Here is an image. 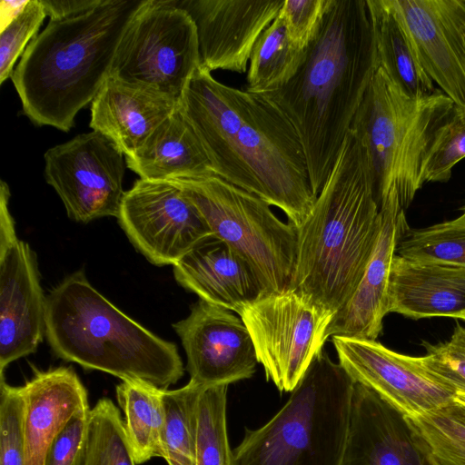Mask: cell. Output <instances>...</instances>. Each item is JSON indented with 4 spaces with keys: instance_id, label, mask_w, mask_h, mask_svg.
<instances>
[{
    "instance_id": "obj_1",
    "label": "cell",
    "mask_w": 465,
    "mask_h": 465,
    "mask_svg": "<svg viewBox=\"0 0 465 465\" xmlns=\"http://www.w3.org/2000/svg\"><path fill=\"white\" fill-rule=\"evenodd\" d=\"M179 108L215 175L280 208L296 228L304 223L316 196L296 131L273 103L200 65Z\"/></svg>"
},
{
    "instance_id": "obj_2",
    "label": "cell",
    "mask_w": 465,
    "mask_h": 465,
    "mask_svg": "<svg viewBox=\"0 0 465 465\" xmlns=\"http://www.w3.org/2000/svg\"><path fill=\"white\" fill-rule=\"evenodd\" d=\"M378 68L366 0H331L297 74L261 94L296 131L316 197Z\"/></svg>"
},
{
    "instance_id": "obj_3",
    "label": "cell",
    "mask_w": 465,
    "mask_h": 465,
    "mask_svg": "<svg viewBox=\"0 0 465 465\" xmlns=\"http://www.w3.org/2000/svg\"><path fill=\"white\" fill-rule=\"evenodd\" d=\"M296 229L289 289L336 314L358 288L380 229L369 157L351 129L312 213Z\"/></svg>"
},
{
    "instance_id": "obj_4",
    "label": "cell",
    "mask_w": 465,
    "mask_h": 465,
    "mask_svg": "<svg viewBox=\"0 0 465 465\" xmlns=\"http://www.w3.org/2000/svg\"><path fill=\"white\" fill-rule=\"evenodd\" d=\"M142 0H102L75 16L49 20L11 76L23 114L69 132L110 74L122 35Z\"/></svg>"
},
{
    "instance_id": "obj_5",
    "label": "cell",
    "mask_w": 465,
    "mask_h": 465,
    "mask_svg": "<svg viewBox=\"0 0 465 465\" xmlns=\"http://www.w3.org/2000/svg\"><path fill=\"white\" fill-rule=\"evenodd\" d=\"M45 336L57 357L122 381L141 380L167 389L183 375L175 343L120 311L82 270L46 297Z\"/></svg>"
},
{
    "instance_id": "obj_6",
    "label": "cell",
    "mask_w": 465,
    "mask_h": 465,
    "mask_svg": "<svg viewBox=\"0 0 465 465\" xmlns=\"http://www.w3.org/2000/svg\"><path fill=\"white\" fill-rule=\"evenodd\" d=\"M355 381L323 350L263 426L246 430L233 465H342Z\"/></svg>"
},
{
    "instance_id": "obj_7",
    "label": "cell",
    "mask_w": 465,
    "mask_h": 465,
    "mask_svg": "<svg viewBox=\"0 0 465 465\" xmlns=\"http://www.w3.org/2000/svg\"><path fill=\"white\" fill-rule=\"evenodd\" d=\"M454 108L439 88L408 96L378 68L351 126L366 149L378 203L394 193L404 210L411 204L424 184L421 167L434 134Z\"/></svg>"
},
{
    "instance_id": "obj_8",
    "label": "cell",
    "mask_w": 465,
    "mask_h": 465,
    "mask_svg": "<svg viewBox=\"0 0 465 465\" xmlns=\"http://www.w3.org/2000/svg\"><path fill=\"white\" fill-rule=\"evenodd\" d=\"M193 204L213 235L256 270L267 293L289 289L297 256V229L270 204L214 173L169 179Z\"/></svg>"
},
{
    "instance_id": "obj_9",
    "label": "cell",
    "mask_w": 465,
    "mask_h": 465,
    "mask_svg": "<svg viewBox=\"0 0 465 465\" xmlns=\"http://www.w3.org/2000/svg\"><path fill=\"white\" fill-rule=\"evenodd\" d=\"M200 65L190 15L174 0H142L122 35L109 75L180 101Z\"/></svg>"
},
{
    "instance_id": "obj_10",
    "label": "cell",
    "mask_w": 465,
    "mask_h": 465,
    "mask_svg": "<svg viewBox=\"0 0 465 465\" xmlns=\"http://www.w3.org/2000/svg\"><path fill=\"white\" fill-rule=\"evenodd\" d=\"M238 315L267 379L279 391L291 392L322 351L335 314L288 289L264 294Z\"/></svg>"
},
{
    "instance_id": "obj_11",
    "label": "cell",
    "mask_w": 465,
    "mask_h": 465,
    "mask_svg": "<svg viewBox=\"0 0 465 465\" xmlns=\"http://www.w3.org/2000/svg\"><path fill=\"white\" fill-rule=\"evenodd\" d=\"M124 155L114 142L96 131L78 134L45 152V178L70 219L89 223L118 216L125 193Z\"/></svg>"
},
{
    "instance_id": "obj_12",
    "label": "cell",
    "mask_w": 465,
    "mask_h": 465,
    "mask_svg": "<svg viewBox=\"0 0 465 465\" xmlns=\"http://www.w3.org/2000/svg\"><path fill=\"white\" fill-rule=\"evenodd\" d=\"M10 189L0 182V376L12 361L36 351L45 335L46 297L35 252L17 237Z\"/></svg>"
},
{
    "instance_id": "obj_13",
    "label": "cell",
    "mask_w": 465,
    "mask_h": 465,
    "mask_svg": "<svg viewBox=\"0 0 465 465\" xmlns=\"http://www.w3.org/2000/svg\"><path fill=\"white\" fill-rule=\"evenodd\" d=\"M117 219L134 248L158 266L174 265L213 235L181 189L167 180H136L124 193Z\"/></svg>"
},
{
    "instance_id": "obj_14",
    "label": "cell",
    "mask_w": 465,
    "mask_h": 465,
    "mask_svg": "<svg viewBox=\"0 0 465 465\" xmlns=\"http://www.w3.org/2000/svg\"><path fill=\"white\" fill-rule=\"evenodd\" d=\"M331 341L339 363L353 381L374 391L405 417L432 411L457 396L421 357L400 354L371 340L334 335Z\"/></svg>"
},
{
    "instance_id": "obj_15",
    "label": "cell",
    "mask_w": 465,
    "mask_h": 465,
    "mask_svg": "<svg viewBox=\"0 0 465 465\" xmlns=\"http://www.w3.org/2000/svg\"><path fill=\"white\" fill-rule=\"evenodd\" d=\"M173 327L186 353L190 381L229 385L254 373L258 361L251 335L233 312L199 300Z\"/></svg>"
},
{
    "instance_id": "obj_16",
    "label": "cell",
    "mask_w": 465,
    "mask_h": 465,
    "mask_svg": "<svg viewBox=\"0 0 465 465\" xmlns=\"http://www.w3.org/2000/svg\"><path fill=\"white\" fill-rule=\"evenodd\" d=\"M193 20L201 66L247 73L252 49L277 17L282 0H174Z\"/></svg>"
},
{
    "instance_id": "obj_17",
    "label": "cell",
    "mask_w": 465,
    "mask_h": 465,
    "mask_svg": "<svg viewBox=\"0 0 465 465\" xmlns=\"http://www.w3.org/2000/svg\"><path fill=\"white\" fill-rule=\"evenodd\" d=\"M426 74L465 113V0H392Z\"/></svg>"
},
{
    "instance_id": "obj_18",
    "label": "cell",
    "mask_w": 465,
    "mask_h": 465,
    "mask_svg": "<svg viewBox=\"0 0 465 465\" xmlns=\"http://www.w3.org/2000/svg\"><path fill=\"white\" fill-rule=\"evenodd\" d=\"M379 207L380 229L366 270L350 301L334 315L328 338L340 335L376 341L382 330L392 260L410 227L398 195L384 197Z\"/></svg>"
},
{
    "instance_id": "obj_19",
    "label": "cell",
    "mask_w": 465,
    "mask_h": 465,
    "mask_svg": "<svg viewBox=\"0 0 465 465\" xmlns=\"http://www.w3.org/2000/svg\"><path fill=\"white\" fill-rule=\"evenodd\" d=\"M342 465H430L406 417L356 382Z\"/></svg>"
},
{
    "instance_id": "obj_20",
    "label": "cell",
    "mask_w": 465,
    "mask_h": 465,
    "mask_svg": "<svg viewBox=\"0 0 465 465\" xmlns=\"http://www.w3.org/2000/svg\"><path fill=\"white\" fill-rule=\"evenodd\" d=\"M173 266L176 282L200 300L237 314L266 294L256 270L240 252L212 235Z\"/></svg>"
},
{
    "instance_id": "obj_21",
    "label": "cell",
    "mask_w": 465,
    "mask_h": 465,
    "mask_svg": "<svg viewBox=\"0 0 465 465\" xmlns=\"http://www.w3.org/2000/svg\"><path fill=\"white\" fill-rule=\"evenodd\" d=\"M152 87L109 75L91 103L89 126L132 156L179 106Z\"/></svg>"
},
{
    "instance_id": "obj_22",
    "label": "cell",
    "mask_w": 465,
    "mask_h": 465,
    "mask_svg": "<svg viewBox=\"0 0 465 465\" xmlns=\"http://www.w3.org/2000/svg\"><path fill=\"white\" fill-rule=\"evenodd\" d=\"M25 403V465H43L50 445L80 410L88 407L87 391L71 367L35 370L20 386Z\"/></svg>"
},
{
    "instance_id": "obj_23",
    "label": "cell",
    "mask_w": 465,
    "mask_h": 465,
    "mask_svg": "<svg viewBox=\"0 0 465 465\" xmlns=\"http://www.w3.org/2000/svg\"><path fill=\"white\" fill-rule=\"evenodd\" d=\"M389 312L415 320L459 319L465 312V267L415 262L395 254L388 288Z\"/></svg>"
},
{
    "instance_id": "obj_24",
    "label": "cell",
    "mask_w": 465,
    "mask_h": 465,
    "mask_svg": "<svg viewBox=\"0 0 465 465\" xmlns=\"http://www.w3.org/2000/svg\"><path fill=\"white\" fill-rule=\"evenodd\" d=\"M125 162L126 167L146 180L213 173L200 140L179 106Z\"/></svg>"
},
{
    "instance_id": "obj_25",
    "label": "cell",
    "mask_w": 465,
    "mask_h": 465,
    "mask_svg": "<svg viewBox=\"0 0 465 465\" xmlns=\"http://www.w3.org/2000/svg\"><path fill=\"white\" fill-rule=\"evenodd\" d=\"M379 68L405 94L422 98L437 88L420 61L414 42L392 0H366Z\"/></svg>"
},
{
    "instance_id": "obj_26",
    "label": "cell",
    "mask_w": 465,
    "mask_h": 465,
    "mask_svg": "<svg viewBox=\"0 0 465 465\" xmlns=\"http://www.w3.org/2000/svg\"><path fill=\"white\" fill-rule=\"evenodd\" d=\"M162 391L141 380H124L116 387L117 401L124 414L126 435L138 465L154 457L163 459Z\"/></svg>"
},
{
    "instance_id": "obj_27",
    "label": "cell",
    "mask_w": 465,
    "mask_h": 465,
    "mask_svg": "<svg viewBox=\"0 0 465 465\" xmlns=\"http://www.w3.org/2000/svg\"><path fill=\"white\" fill-rule=\"evenodd\" d=\"M305 54L306 49L290 40L278 15L254 45L246 73V91L263 94L282 88L297 74Z\"/></svg>"
},
{
    "instance_id": "obj_28",
    "label": "cell",
    "mask_w": 465,
    "mask_h": 465,
    "mask_svg": "<svg viewBox=\"0 0 465 465\" xmlns=\"http://www.w3.org/2000/svg\"><path fill=\"white\" fill-rule=\"evenodd\" d=\"M406 419L430 465H465V403L453 399Z\"/></svg>"
},
{
    "instance_id": "obj_29",
    "label": "cell",
    "mask_w": 465,
    "mask_h": 465,
    "mask_svg": "<svg viewBox=\"0 0 465 465\" xmlns=\"http://www.w3.org/2000/svg\"><path fill=\"white\" fill-rule=\"evenodd\" d=\"M202 388L189 381L182 388L162 391L163 459L168 465H195L197 404Z\"/></svg>"
},
{
    "instance_id": "obj_30",
    "label": "cell",
    "mask_w": 465,
    "mask_h": 465,
    "mask_svg": "<svg viewBox=\"0 0 465 465\" xmlns=\"http://www.w3.org/2000/svg\"><path fill=\"white\" fill-rule=\"evenodd\" d=\"M84 465H138L124 421L108 398L100 399L90 411Z\"/></svg>"
},
{
    "instance_id": "obj_31",
    "label": "cell",
    "mask_w": 465,
    "mask_h": 465,
    "mask_svg": "<svg viewBox=\"0 0 465 465\" xmlns=\"http://www.w3.org/2000/svg\"><path fill=\"white\" fill-rule=\"evenodd\" d=\"M228 385L203 386L197 404L195 465H233L226 425Z\"/></svg>"
},
{
    "instance_id": "obj_32",
    "label": "cell",
    "mask_w": 465,
    "mask_h": 465,
    "mask_svg": "<svg viewBox=\"0 0 465 465\" xmlns=\"http://www.w3.org/2000/svg\"><path fill=\"white\" fill-rule=\"evenodd\" d=\"M396 254L415 262L465 267V224L454 219L423 229L410 228Z\"/></svg>"
},
{
    "instance_id": "obj_33",
    "label": "cell",
    "mask_w": 465,
    "mask_h": 465,
    "mask_svg": "<svg viewBox=\"0 0 465 465\" xmlns=\"http://www.w3.org/2000/svg\"><path fill=\"white\" fill-rule=\"evenodd\" d=\"M465 158V113L454 108L451 115L438 128L421 167L425 183H446L454 166Z\"/></svg>"
},
{
    "instance_id": "obj_34",
    "label": "cell",
    "mask_w": 465,
    "mask_h": 465,
    "mask_svg": "<svg viewBox=\"0 0 465 465\" xmlns=\"http://www.w3.org/2000/svg\"><path fill=\"white\" fill-rule=\"evenodd\" d=\"M0 465H25V403L19 387L0 376Z\"/></svg>"
},
{
    "instance_id": "obj_35",
    "label": "cell",
    "mask_w": 465,
    "mask_h": 465,
    "mask_svg": "<svg viewBox=\"0 0 465 465\" xmlns=\"http://www.w3.org/2000/svg\"><path fill=\"white\" fill-rule=\"evenodd\" d=\"M46 13L42 0H29L24 10L0 34V84L11 79L15 64L38 35Z\"/></svg>"
},
{
    "instance_id": "obj_36",
    "label": "cell",
    "mask_w": 465,
    "mask_h": 465,
    "mask_svg": "<svg viewBox=\"0 0 465 465\" xmlns=\"http://www.w3.org/2000/svg\"><path fill=\"white\" fill-rule=\"evenodd\" d=\"M424 365L454 388L457 394H465V327L457 324L448 341L424 342Z\"/></svg>"
},
{
    "instance_id": "obj_37",
    "label": "cell",
    "mask_w": 465,
    "mask_h": 465,
    "mask_svg": "<svg viewBox=\"0 0 465 465\" xmlns=\"http://www.w3.org/2000/svg\"><path fill=\"white\" fill-rule=\"evenodd\" d=\"M331 0H285L279 12L290 40L306 49L318 34Z\"/></svg>"
},
{
    "instance_id": "obj_38",
    "label": "cell",
    "mask_w": 465,
    "mask_h": 465,
    "mask_svg": "<svg viewBox=\"0 0 465 465\" xmlns=\"http://www.w3.org/2000/svg\"><path fill=\"white\" fill-rule=\"evenodd\" d=\"M90 411L85 407L69 420L47 450L43 465H84Z\"/></svg>"
},
{
    "instance_id": "obj_39",
    "label": "cell",
    "mask_w": 465,
    "mask_h": 465,
    "mask_svg": "<svg viewBox=\"0 0 465 465\" xmlns=\"http://www.w3.org/2000/svg\"><path fill=\"white\" fill-rule=\"evenodd\" d=\"M102 0H42L50 20H61L84 13Z\"/></svg>"
},
{
    "instance_id": "obj_40",
    "label": "cell",
    "mask_w": 465,
    "mask_h": 465,
    "mask_svg": "<svg viewBox=\"0 0 465 465\" xmlns=\"http://www.w3.org/2000/svg\"><path fill=\"white\" fill-rule=\"evenodd\" d=\"M28 1H1V31L24 10Z\"/></svg>"
},
{
    "instance_id": "obj_41",
    "label": "cell",
    "mask_w": 465,
    "mask_h": 465,
    "mask_svg": "<svg viewBox=\"0 0 465 465\" xmlns=\"http://www.w3.org/2000/svg\"><path fill=\"white\" fill-rule=\"evenodd\" d=\"M460 223H464L465 224V205L462 209V213L461 214L456 218Z\"/></svg>"
},
{
    "instance_id": "obj_42",
    "label": "cell",
    "mask_w": 465,
    "mask_h": 465,
    "mask_svg": "<svg viewBox=\"0 0 465 465\" xmlns=\"http://www.w3.org/2000/svg\"><path fill=\"white\" fill-rule=\"evenodd\" d=\"M455 399L460 401V402L465 403V394H457Z\"/></svg>"
},
{
    "instance_id": "obj_43",
    "label": "cell",
    "mask_w": 465,
    "mask_h": 465,
    "mask_svg": "<svg viewBox=\"0 0 465 465\" xmlns=\"http://www.w3.org/2000/svg\"><path fill=\"white\" fill-rule=\"evenodd\" d=\"M459 319H461V320L465 321V312H464V313H462V314L459 317Z\"/></svg>"
},
{
    "instance_id": "obj_44",
    "label": "cell",
    "mask_w": 465,
    "mask_h": 465,
    "mask_svg": "<svg viewBox=\"0 0 465 465\" xmlns=\"http://www.w3.org/2000/svg\"><path fill=\"white\" fill-rule=\"evenodd\" d=\"M463 41H464V45H465V25H464V28H463Z\"/></svg>"
}]
</instances>
